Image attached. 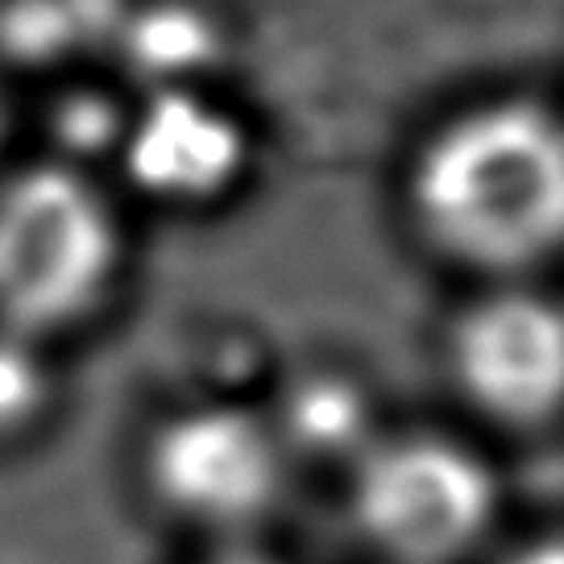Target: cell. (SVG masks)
Returning <instances> with one entry per match:
<instances>
[{"mask_svg": "<svg viewBox=\"0 0 564 564\" xmlns=\"http://www.w3.org/2000/svg\"><path fill=\"white\" fill-rule=\"evenodd\" d=\"M423 241L486 282H528L564 258V112L494 96L444 117L411 159Z\"/></svg>", "mask_w": 564, "mask_h": 564, "instance_id": "cell-1", "label": "cell"}, {"mask_svg": "<svg viewBox=\"0 0 564 564\" xmlns=\"http://www.w3.org/2000/svg\"><path fill=\"white\" fill-rule=\"evenodd\" d=\"M121 265V216L84 166L51 159L0 178V328L34 340L79 328Z\"/></svg>", "mask_w": 564, "mask_h": 564, "instance_id": "cell-2", "label": "cell"}, {"mask_svg": "<svg viewBox=\"0 0 564 564\" xmlns=\"http://www.w3.org/2000/svg\"><path fill=\"white\" fill-rule=\"evenodd\" d=\"M349 511L390 564H460L502 514V477L465 436L441 427L378 432L349 465Z\"/></svg>", "mask_w": 564, "mask_h": 564, "instance_id": "cell-3", "label": "cell"}, {"mask_svg": "<svg viewBox=\"0 0 564 564\" xmlns=\"http://www.w3.org/2000/svg\"><path fill=\"white\" fill-rule=\"evenodd\" d=\"M291 465L265 411L212 399L171 411L150 432L141 469L166 514L237 540L279 511Z\"/></svg>", "mask_w": 564, "mask_h": 564, "instance_id": "cell-4", "label": "cell"}, {"mask_svg": "<svg viewBox=\"0 0 564 564\" xmlns=\"http://www.w3.org/2000/svg\"><path fill=\"white\" fill-rule=\"evenodd\" d=\"M448 373L481 420L535 432L564 415V300L535 282H490L448 324Z\"/></svg>", "mask_w": 564, "mask_h": 564, "instance_id": "cell-5", "label": "cell"}, {"mask_svg": "<svg viewBox=\"0 0 564 564\" xmlns=\"http://www.w3.org/2000/svg\"><path fill=\"white\" fill-rule=\"evenodd\" d=\"M117 162L145 199L208 208L241 187L249 171V133L208 91H145V100L129 108Z\"/></svg>", "mask_w": 564, "mask_h": 564, "instance_id": "cell-6", "label": "cell"}, {"mask_svg": "<svg viewBox=\"0 0 564 564\" xmlns=\"http://www.w3.org/2000/svg\"><path fill=\"white\" fill-rule=\"evenodd\" d=\"M291 460H352L366 453V444L382 432L373 415V399L366 387L336 370L303 373L295 387L282 394L274 411H265Z\"/></svg>", "mask_w": 564, "mask_h": 564, "instance_id": "cell-7", "label": "cell"}, {"mask_svg": "<svg viewBox=\"0 0 564 564\" xmlns=\"http://www.w3.org/2000/svg\"><path fill=\"white\" fill-rule=\"evenodd\" d=\"M124 0H0V54L18 63H63L117 34Z\"/></svg>", "mask_w": 564, "mask_h": 564, "instance_id": "cell-8", "label": "cell"}, {"mask_svg": "<svg viewBox=\"0 0 564 564\" xmlns=\"http://www.w3.org/2000/svg\"><path fill=\"white\" fill-rule=\"evenodd\" d=\"M112 37L138 67L145 91L195 88V75L216 54V30L183 4H154L141 13L124 9Z\"/></svg>", "mask_w": 564, "mask_h": 564, "instance_id": "cell-9", "label": "cell"}, {"mask_svg": "<svg viewBox=\"0 0 564 564\" xmlns=\"http://www.w3.org/2000/svg\"><path fill=\"white\" fill-rule=\"evenodd\" d=\"M54 406V366L46 340L0 328V444L30 436Z\"/></svg>", "mask_w": 564, "mask_h": 564, "instance_id": "cell-10", "label": "cell"}, {"mask_svg": "<svg viewBox=\"0 0 564 564\" xmlns=\"http://www.w3.org/2000/svg\"><path fill=\"white\" fill-rule=\"evenodd\" d=\"M498 564H564V528L531 535L519 547H511Z\"/></svg>", "mask_w": 564, "mask_h": 564, "instance_id": "cell-11", "label": "cell"}, {"mask_svg": "<svg viewBox=\"0 0 564 564\" xmlns=\"http://www.w3.org/2000/svg\"><path fill=\"white\" fill-rule=\"evenodd\" d=\"M204 564H279V561H270L262 552H249V547H225L220 556H212Z\"/></svg>", "mask_w": 564, "mask_h": 564, "instance_id": "cell-12", "label": "cell"}, {"mask_svg": "<svg viewBox=\"0 0 564 564\" xmlns=\"http://www.w3.org/2000/svg\"><path fill=\"white\" fill-rule=\"evenodd\" d=\"M0 141H4V100H0Z\"/></svg>", "mask_w": 564, "mask_h": 564, "instance_id": "cell-13", "label": "cell"}]
</instances>
